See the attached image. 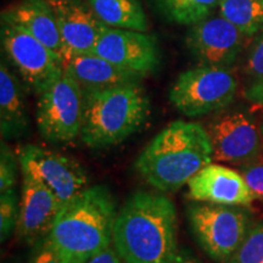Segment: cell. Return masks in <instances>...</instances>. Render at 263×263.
<instances>
[{
  "label": "cell",
  "instance_id": "obj_2",
  "mask_svg": "<svg viewBox=\"0 0 263 263\" xmlns=\"http://www.w3.org/2000/svg\"><path fill=\"white\" fill-rule=\"evenodd\" d=\"M213 161L209 132L197 122L174 121L141 150L136 170L161 193H173Z\"/></svg>",
  "mask_w": 263,
  "mask_h": 263
},
{
  "label": "cell",
  "instance_id": "obj_32",
  "mask_svg": "<svg viewBox=\"0 0 263 263\" xmlns=\"http://www.w3.org/2000/svg\"><path fill=\"white\" fill-rule=\"evenodd\" d=\"M27 263H31V261H29V262H27Z\"/></svg>",
  "mask_w": 263,
  "mask_h": 263
},
{
  "label": "cell",
  "instance_id": "obj_7",
  "mask_svg": "<svg viewBox=\"0 0 263 263\" xmlns=\"http://www.w3.org/2000/svg\"><path fill=\"white\" fill-rule=\"evenodd\" d=\"M83 110L81 85L64 73L39 94L35 114L39 134L51 144L71 143L81 136Z\"/></svg>",
  "mask_w": 263,
  "mask_h": 263
},
{
  "label": "cell",
  "instance_id": "obj_30",
  "mask_svg": "<svg viewBox=\"0 0 263 263\" xmlns=\"http://www.w3.org/2000/svg\"><path fill=\"white\" fill-rule=\"evenodd\" d=\"M170 263H202L192 251L188 249H178Z\"/></svg>",
  "mask_w": 263,
  "mask_h": 263
},
{
  "label": "cell",
  "instance_id": "obj_15",
  "mask_svg": "<svg viewBox=\"0 0 263 263\" xmlns=\"http://www.w3.org/2000/svg\"><path fill=\"white\" fill-rule=\"evenodd\" d=\"M62 203L42 183L22 174L21 211L16 234L26 244H38L45 239L57 221Z\"/></svg>",
  "mask_w": 263,
  "mask_h": 263
},
{
  "label": "cell",
  "instance_id": "obj_14",
  "mask_svg": "<svg viewBox=\"0 0 263 263\" xmlns=\"http://www.w3.org/2000/svg\"><path fill=\"white\" fill-rule=\"evenodd\" d=\"M188 196L196 202L245 207L256 200L240 171L212 162L189 180Z\"/></svg>",
  "mask_w": 263,
  "mask_h": 263
},
{
  "label": "cell",
  "instance_id": "obj_5",
  "mask_svg": "<svg viewBox=\"0 0 263 263\" xmlns=\"http://www.w3.org/2000/svg\"><path fill=\"white\" fill-rule=\"evenodd\" d=\"M186 218L197 245L217 263H227L251 228V213L245 206L193 202Z\"/></svg>",
  "mask_w": 263,
  "mask_h": 263
},
{
  "label": "cell",
  "instance_id": "obj_6",
  "mask_svg": "<svg viewBox=\"0 0 263 263\" xmlns=\"http://www.w3.org/2000/svg\"><path fill=\"white\" fill-rule=\"evenodd\" d=\"M238 81L229 68L197 65L180 73L170 89V101L186 117L221 112L234 100Z\"/></svg>",
  "mask_w": 263,
  "mask_h": 263
},
{
  "label": "cell",
  "instance_id": "obj_8",
  "mask_svg": "<svg viewBox=\"0 0 263 263\" xmlns=\"http://www.w3.org/2000/svg\"><path fill=\"white\" fill-rule=\"evenodd\" d=\"M2 47L33 93L42 94L64 74L62 59L20 26L2 21Z\"/></svg>",
  "mask_w": 263,
  "mask_h": 263
},
{
  "label": "cell",
  "instance_id": "obj_25",
  "mask_svg": "<svg viewBox=\"0 0 263 263\" xmlns=\"http://www.w3.org/2000/svg\"><path fill=\"white\" fill-rule=\"evenodd\" d=\"M244 72L251 80V83L263 82V32L259 33L249 48Z\"/></svg>",
  "mask_w": 263,
  "mask_h": 263
},
{
  "label": "cell",
  "instance_id": "obj_24",
  "mask_svg": "<svg viewBox=\"0 0 263 263\" xmlns=\"http://www.w3.org/2000/svg\"><path fill=\"white\" fill-rule=\"evenodd\" d=\"M20 167L18 156L12 151L5 140L0 144V192L15 188L17 182V172Z\"/></svg>",
  "mask_w": 263,
  "mask_h": 263
},
{
  "label": "cell",
  "instance_id": "obj_1",
  "mask_svg": "<svg viewBox=\"0 0 263 263\" xmlns=\"http://www.w3.org/2000/svg\"><path fill=\"white\" fill-rule=\"evenodd\" d=\"M174 203L162 194L137 192L117 212L112 246L124 263H170L178 251Z\"/></svg>",
  "mask_w": 263,
  "mask_h": 263
},
{
  "label": "cell",
  "instance_id": "obj_4",
  "mask_svg": "<svg viewBox=\"0 0 263 263\" xmlns=\"http://www.w3.org/2000/svg\"><path fill=\"white\" fill-rule=\"evenodd\" d=\"M81 140L93 149L115 146L137 133L150 114V99L139 82L83 91Z\"/></svg>",
  "mask_w": 263,
  "mask_h": 263
},
{
  "label": "cell",
  "instance_id": "obj_9",
  "mask_svg": "<svg viewBox=\"0 0 263 263\" xmlns=\"http://www.w3.org/2000/svg\"><path fill=\"white\" fill-rule=\"evenodd\" d=\"M16 153L21 173L42 183L58 197L62 206L88 188V172L70 156L35 144H22Z\"/></svg>",
  "mask_w": 263,
  "mask_h": 263
},
{
  "label": "cell",
  "instance_id": "obj_3",
  "mask_svg": "<svg viewBox=\"0 0 263 263\" xmlns=\"http://www.w3.org/2000/svg\"><path fill=\"white\" fill-rule=\"evenodd\" d=\"M117 212L106 186H88L62 206L48 241L68 263L88 262L112 244Z\"/></svg>",
  "mask_w": 263,
  "mask_h": 263
},
{
  "label": "cell",
  "instance_id": "obj_23",
  "mask_svg": "<svg viewBox=\"0 0 263 263\" xmlns=\"http://www.w3.org/2000/svg\"><path fill=\"white\" fill-rule=\"evenodd\" d=\"M227 263H263V222L255 223Z\"/></svg>",
  "mask_w": 263,
  "mask_h": 263
},
{
  "label": "cell",
  "instance_id": "obj_28",
  "mask_svg": "<svg viewBox=\"0 0 263 263\" xmlns=\"http://www.w3.org/2000/svg\"><path fill=\"white\" fill-rule=\"evenodd\" d=\"M85 263H124L123 259L118 256L116 250L114 249V246H110L104 251H101L100 254L95 255L94 257H91L89 261Z\"/></svg>",
  "mask_w": 263,
  "mask_h": 263
},
{
  "label": "cell",
  "instance_id": "obj_29",
  "mask_svg": "<svg viewBox=\"0 0 263 263\" xmlns=\"http://www.w3.org/2000/svg\"><path fill=\"white\" fill-rule=\"evenodd\" d=\"M245 97L248 100L263 107V82L250 84V87L245 90Z\"/></svg>",
  "mask_w": 263,
  "mask_h": 263
},
{
  "label": "cell",
  "instance_id": "obj_19",
  "mask_svg": "<svg viewBox=\"0 0 263 263\" xmlns=\"http://www.w3.org/2000/svg\"><path fill=\"white\" fill-rule=\"evenodd\" d=\"M105 25L112 28L146 32L147 17L139 0H87Z\"/></svg>",
  "mask_w": 263,
  "mask_h": 263
},
{
  "label": "cell",
  "instance_id": "obj_13",
  "mask_svg": "<svg viewBox=\"0 0 263 263\" xmlns=\"http://www.w3.org/2000/svg\"><path fill=\"white\" fill-rule=\"evenodd\" d=\"M54 10L64 45V62L93 52L108 28L83 0H48Z\"/></svg>",
  "mask_w": 263,
  "mask_h": 263
},
{
  "label": "cell",
  "instance_id": "obj_26",
  "mask_svg": "<svg viewBox=\"0 0 263 263\" xmlns=\"http://www.w3.org/2000/svg\"><path fill=\"white\" fill-rule=\"evenodd\" d=\"M240 173L244 176L256 200L263 202V157L252 162L239 166Z\"/></svg>",
  "mask_w": 263,
  "mask_h": 263
},
{
  "label": "cell",
  "instance_id": "obj_11",
  "mask_svg": "<svg viewBox=\"0 0 263 263\" xmlns=\"http://www.w3.org/2000/svg\"><path fill=\"white\" fill-rule=\"evenodd\" d=\"M93 52L139 78L157 71L161 62V50L155 35L132 29L108 27Z\"/></svg>",
  "mask_w": 263,
  "mask_h": 263
},
{
  "label": "cell",
  "instance_id": "obj_20",
  "mask_svg": "<svg viewBox=\"0 0 263 263\" xmlns=\"http://www.w3.org/2000/svg\"><path fill=\"white\" fill-rule=\"evenodd\" d=\"M219 14L245 37L263 28V0H221Z\"/></svg>",
  "mask_w": 263,
  "mask_h": 263
},
{
  "label": "cell",
  "instance_id": "obj_27",
  "mask_svg": "<svg viewBox=\"0 0 263 263\" xmlns=\"http://www.w3.org/2000/svg\"><path fill=\"white\" fill-rule=\"evenodd\" d=\"M34 255L31 258V263H68L59 252L52 248L48 239H43L35 244Z\"/></svg>",
  "mask_w": 263,
  "mask_h": 263
},
{
  "label": "cell",
  "instance_id": "obj_22",
  "mask_svg": "<svg viewBox=\"0 0 263 263\" xmlns=\"http://www.w3.org/2000/svg\"><path fill=\"white\" fill-rule=\"evenodd\" d=\"M21 211V195L15 188L0 194V239L5 242L16 232Z\"/></svg>",
  "mask_w": 263,
  "mask_h": 263
},
{
  "label": "cell",
  "instance_id": "obj_12",
  "mask_svg": "<svg viewBox=\"0 0 263 263\" xmlns=\"http://www.w3.org/2000/svg\"><path fill=\"white\" fill-rule=\"evenodd\" d=\"M245 35L222 15L190 26L185 44L199 65L229 68L238 59Z\"/></svg>",
  "mask_w": 263,
  "mask_h": 263
},
{
  "label": "cell",
  "instance_id": "obj_10",
  "mask_svg": "<svg viewBox=\"0 0 263 263\" xmlns=\"http://www.w3.org/2000/svg\"><path fill=\"white\" fill-rule=\"evenodd\" d=\"M206 129L211 138L213 160L241 166L262 157L261 123L248 110L221 111Z\"/></svg>",
  "mask_w": 263,
  "mask_h": 263
},
{
  "label": "cell",
  "instance_id": "obj_17",
  "mask_svg": "<svg viewBox=\"0 0 263 263\" xmlns=\"http://www.w3.org/2000/svg\"><path fill=\"white\" fill-rule=\"evenodd\" d=\"M64 73L73 78L83 91L106 89L141 80L94 52L68 59L64 62Z\"/></svg>",
  "mask_w": 263,
  "mask_h": 263
},
{
  "label": "cell",
  "instance_id": "obj_21",
  "mask_svg": "<svg viewBox=\"0 0 263 263\" xmlns=\"http://www.w3.org/2000/svg\"><path fill=\"white\" fill-rule=\"evenodd\" d=\"M157 10L168 21L193 26L211 15L221 0H153Z\"/></svg>",
  "mask_w": 263,
  "mask_h": 263
},
{
  "label": "cell",
  "instance_id": "obj_18",
  "mask_svg": "<svg viewBox=\"0 0 263 263\" xmlns=\"http://www.w3.org/2000/svg\"><path fill=\"white\" fill-rule=\"evenodd\" d=\"M0 129L3 140L17 139L29 129L24 89L4 60L0 65Z\"/></svg>",
  "mask_w": 263,
  "mask_h": 263
},
{
  "label": "cell",
  "instance_id": "obj_31",
  "mask_svg": "<svg viewBox=\"0 0 263 263\" xmlns=\"http://www.w3.org/2000/svg\"><path fill=\"white\" fill-rule=\"evenodd\" d=\"M261 132H262V157H263V122L261 123Z\"/></svg>",
  "mask_w": 263,
  "mask_h": 263
},
{
  "label": "cell",
  "instance_id": "obj_16",
  "mask_svg": "<svg viewBox=\"0 0 263 263\" xmlns=\"http://www.w3.org/2000/svg\"><path fill=\"white\" fill-rule=\"evenodd\" d=\"M2 21L20 26L59 55L64 62V45L54 10L48 0H21L4 10Z\"/></svg>",
  "mask_w": 263,
  "mask_h": 263
}]
</instances>
